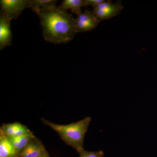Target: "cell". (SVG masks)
<instances>
[{"instance_id":"cell-8","label":"cell","mask_w":157,"mask_h":157,"mask_svg":"<svg viewBox=\"0 0 157 157\" xmlns=\"http://www.w3.org/2000/svg\"><path fill=\"white\" fill-rule=\"evenodd\" d=\"M46 152L43 144L35 137L20 153L18 157H40Z\"/></svg>"},{"instance_id":"cell-15","label":"cell","mask_w":157,"mask_h":157,"mask_svg":"<svg viewBox=\"0 0 157 157\" xmlns=\"http://www.w3.org/2000/svg\"><path fill=\"white\" fill-rule=\"evenodd\" d=\"M40 157H50L49 156V155L48 154V152H46L44 154L42 155Z\"/></svg>"},{"instance_id":"cell-14","label":"cell","mask_w":157,"mask_h":157,"mask_svg":"<svg viewBox=\"0 0 157 157\" xmlns=\"http://www.w3.org/2000/svg\"><path fill=\"white\" fill-rule=\"evenodd\" d=\"M103 2V0H84V6H92L94 8Z\"/></svg>"},{"instance_id":"cell-4","label":"cell","mask_w":157,"mask_h":157,"mask_svg":"<svg viewBox=\"0 0 157 157\" xmlns=\"http://www.w3.org/2000/svg\"><path fill=\"white\" fill-rule=\"evenodd\" d=\"M121 1L113 3L111 1H103L94 8L93 12L100 20L109 19L119 14L124 9Z\"/></svg>"},{"instance_id":"cell-3","label":"cell","mask_w":157,"mask_h":157,"mask_svg":"<svg viewBox=\"0 0 157 157\" xmlns=\"http://www.w3.org/2000/svg\"><path fill=\"white\" fill-rule=\"evenodd\" d=\"M32 0H1V12L9 19H16L24 9L31 8Z\"/></svg>"},{"instance_id":"cell-1","label":"cell","mask_w":157,"mask_h":157,"mask_svg":"<svg viewBox=\"0 0 157 157\" xmlns=\"http://www.w3.org/2000/svg\"><path fill=\"white\" fill-rule=\"evenodd\" d=\"M42 25L44 39L55 44L66 43L73 40L77 32L75 18L56 6L36 11Z\"/></svg>"},{"instance_id":"cell-2","label":"cell","mask_w":157,"mask_h":157,"mask_svg":"<svg viewBox=\"0 0 157 157\" xmlns=\"http://www.w3.org/2000/svg\"><path fill=\"white\" fill-rule=\"evenodd\" d=\"M41 121L56 132L66 144L76 150L78 153L84 150L85 136L91 121V118L87 117L76 122L67 125L53 123L44 118H42Z\"/></svg>"},{"instance_id":"cell-11","label":"cell","mask_w":157,"mask_h":157,"mask_svg":"<svg viewBox=\"0 0 157 157\" xmlns=\"http://www.w3.org/2000/svg\"><path fill=\"white\" fill-rule=\"evenodd\" d=\"M84 6V0H64L58 9L60 11L67 12L69 9L77 15L82 13V7Z\"/></svg>"},{"instance_id":"cell-9","label":"cell","mask_w":157,"mask_h":157,"mask_svg":"<svg viewBox=\"0 0 157 157\" xmlns=\"http://www.w3.org/2000/svg\"><path fill=\"white\" fill-rule=\"evenodd\" d=\"M18 156L9 138L0 135V157H18Z\"/></svg>"},{"instance_id":"cell-6","label":"cell","mask_w":157,"mask_h":157,"mask_svg":"<svg viewBox=\"0 0 157 157\" xmlns=\"http://www.w3.org/2000/svg\"><path fill=\"white\" fill-rule=\"evenodd\" d=\"M11 20L1 11L0 14V50L11 44Z\"/></svg>"},{"instance_id":"cell-12","label":"cell","mask_w":157,"mask_h":157,"mask_svg":"<svg viewBox=\"0 0 157 157\" xmlns=\"http://www.w3.org/2000/svg\"><path fill=\"white\" fill-rule=\"evenodd\" d=\"M57 2L54 0H32L31 8L36 12L39 9L56 7Z\"/></svg>"},{"instance_id":"cell-10","label":"cell","mask_w":157,"mask_h":157,"mask_svg":"<svg viewBox=\"0 0 157 157\" xmlns=\"http://www.w3.org/2000/svg\"><path fill=\"white\" fill-rule=\"evenodd\" d=\"M35 137H36L35 135L32 133L28 135L8 138L14 146L18 155L22 151V150L27 146L29 142Z\"/></svg>"},{"instance_id":"cell-5","label":"cell","mask_w":157,"mask_h":157,"mask_svg":"<svg viewBox=\"0 0 157 157\" xmlns=\"http://www.w3.org/2000/svg\"><path fill=\"white\" fill-rule=\"evenodd\" d=\"M101 21L92 11L86 10L75 18V27L77 33L87 32L94 29Z\"/></svg>"},{"instance_id":"cell-13","label":"cell","mask_w":157,"mask_h":157,"mask_svg":"<svg viewBox=\"0 0 157 157\" xmlns=\"http://www.w3.org/2000/svg\"><path fill=\"white\" fill-rule=\"evenodd\" d=\"M79 157H104V154L102 151H88L83 150L79 153Z\"/></svg>"},{"instance_id":"cell-7","label":"cell","mask_w":157,"mask_h":157,"mask_svg":"<svg viewBox=\"0 0 157 157\" xmlns=\"http://www.w3.org/2000/svg\"><path fill=\"white\" fill-rule=\"evenodd\" d=\"M32 133L27 127L19 122L3 124L0 128V135L8 137H17Z\"/></svg>"}]
</instances>
